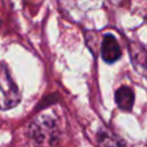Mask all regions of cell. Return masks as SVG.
<instances>
[{
	"mask_svg": "<svg viewBox=\"0 0 147 147\" xmlns=\"http://www.w3.org/2000/svg\"><path fill=\"white\" fill-rule=\"evenodd\" d=\"M28 137L40 147H52L59 141L61 129L56 115L52 112H43L38 115L28 124Z\"/></svg>",
	"mask_w": 147,
	"mask_h": 147,
	"instance_id": "6da1fadb",
	"label": "cell"
},
{
	"mask_svg": "<svg viewBox=\"0 0 147 147\" xmlns=\"http://www.w3.org/2000/svg\"><path fill=\"white\" fill-rule=\"evenodd\" d=\"M21 101V94L14 84L7 66L0 62V110H9L17 106Z\"/></svg>",
	"mask_w": 147,
	"mask_h": 147,
	"instance_id": "7a4b0ae2",
	"label": "cell"
},
{
	"mask_svg": "<svg viewBox=\"0 0 147 147\" xmlns=\"http://www.w3.org/2000/svg\"><path fill=\"white\" fill-rule=\"evenodd\" d=\"M101 56L106 63H114L121 56L119 43H117L116 38L111 34H107V35L103 36L101 45Z\"/></svg>",
	"mask_w": 147,
	"mask_h": 147,
	"instance_id": "3957f363",
	"label": "cell"
},
{
	"mask_svg": "<svg viewBox=\"0 0 147 147\" xmlns=\"http://www.w3.org/2000/svg\"><path fill=\"white\" fill-rule=\"evenodd\" d=\"M130 57H132L133 66L136 70L142 74L147 71V53L141 44L132 43L130 44Z\"/></svg>",
	"mask_w": 147,
	"mask_h": 147,
	"instance_id": "277c9868",
	"label": "cell"
},
{
	"mask_svg": "<svg viewBox=\"0 0 147 147\" xmlns=\"http://www.w3.org/2000/svg\"><path fill=\"white\" fill-rule=\"evenodd\" d=\"M115 102L123 111H130L134 105V93L129 86H120L115 93Z\"/></svg>",
	"mask_w": 147,
	"mask_h": 147,
	"instance_id": "5b68a950",
	"label": "cell"
},
{
	"mask_svg": "<svg viewBox=\"0 0 147 147\" xmlns=\"http://www.w3.org/2000/svg\"><path fill=\"white\" fill-rule=\"evenodd\" d=\"M97 142H98V147H123L121 143L110 133H101Z\"/></svg>",
	"mask_w": 147,
	"mask_h": 147,
	"instance_id": "8992f818",
	"label": "cell"
}]
</instances>
